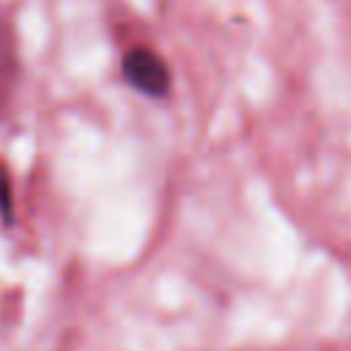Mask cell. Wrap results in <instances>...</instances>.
<instances>
[{"mask_svg": "<svg viewBox=\"0 0 351 351\" xmlns=\"http://www.w3.org/2000/svg\"><path fill=\"white\" fill-rule=\"evenodd\" d=\"M0 211L5 214L8 211V181H5V173L0 170Z\"/></svg>", "mask_w": 351, "mask_h": 351, "instance_id": "cell-2", "label": "cell"}, {"mask_svg": "<svg viewBox=\"0 0 351 351\" xmlns=\"http://www.w3.org/2000/svg\"><path fill=\"white\" fill-rule=\"evenodd\" d=\"M123 77L143 93L159 99L167 93L170 88V71H167V63L151 52V49H129V55L123 58Z\"/></svg>", "mask_w": 351, "mask_h": 351, "instance_id": "cell-1", "label": "cell"}]
</instances>
